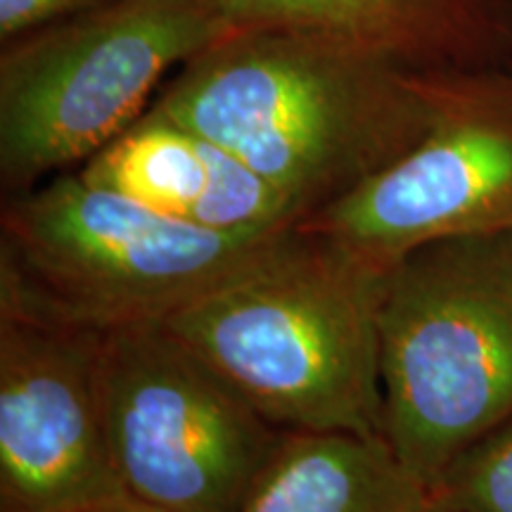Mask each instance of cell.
Returning <instances> with one entry per match:
<instances>
[{"instance_id": "5", "label": "cell", "mask_w": 512, "mask_h": 512, "mask_svg": "<svg viewBox=\"0 0 512 512\" xmlns=\"http://www.w3.org/2000/svg\"><path fill=\"white\" fill-rule=\"evenodd\" d=\"M290 228L216 233L64 171L5 195L0 275L91 328L164 323L252 264Z\"/></svg>"}, {"instance_id": "3", "label": "cell", "mask_w": 512, "mask_h": 512, "mask_svg": "<svg viewBox=\"0 0 512 512\" xmlns=\"http://www.w3.org/2000/svg\"><path fill=\"white\" fill-rule=\"evenodd\" d=\"M382 439L425 491L512 415V230L413 249L380 306Z\"/></svg>"}, {"instance_id": "14", "label": "cell", "mask_w": 512, "mask_h": 512, "mask_svg": "<svg viewBox=\"0 0 512 512\" xmlns=\"http://www.w3.org/2000/svg\"><path fill=\"white\" fill-rule=\"evenodd\" d=\"M79 512H166V510H159L155 505L138 501V498L133 496H121V498H114V501L93 505V508H86Z\"/></svg>"}, {"instance_id": "7", "label": "cell", "mask_w": 512, "mask_h": 512, "mask_svg": "<svg viewBox=\"0 0 512 512\" xmlns=\"http://www.w3.org/2000/svg\"><path fill=\"white\" fill-rule=\"evenodd\" d=\"M425 136L299 226L384 271L413 249L512 230V69L420 74Z\"/></svg>"}, {"instance_id": "11", "label": "cell", "mask_w": 512, "mask_h": 512, "mask_svg": "<svg viewBox=\"0 0 512 512\" xmlns=\"http://www.w3.org/2000/svg\"><path fill=\"white\" fill-rule=\"evenodd\" d=\"M425 501L382 437L290 432L240 512H420Z\"/></svg>"}, {"instance_id": "6", "label": "cell", "mask_w": 512, "mask_h": 512, "mask_svg": "<svg viewBox=\"0 0 512 512\" xmlns=\"http://www.w3.org/2000/svg\"><path fill=\"white\" fill-rule=\"evenodd\" d=\"M100 401L126 494L166 512H240L287 434L166 323L102 332Z\"/></svg>"}, {"instance_id": "15", "label": "cell", "mask_w": 512, "mask_h": 512, "mask_svg": "<svg viewBox=\"0 0 512 512\" xmlns=\"http://www.w3.org/2000/svg\"><path fill=\"white\" fill-rule=\"evenodd\" d=\"M420 512H448V510H441V508H437V505H432L430 501H425V505H422Z\"/></svg>"}, {"instance_id": "8", "label": "cell", "mask_w": 512, "mask_h": 512, "mask_svg": "<svg viewBox=\"0 0 512 512\" xmlns=\"http://www.w3.org/2000/svg\"><path fill=\"white\" fill-rule=\"evenodd\" d=\"M102 332L0 275V512L128 496L102 418Z\"/></svg>"}, {"instance_id": "2", "label": "cell", "mask_w": 512, "mask_h": 512, "mask_svg": "<svg viewBox=\"0 0 512 512\" xmlns=\"http://www.w3.org/2000/svg\"><path fill=\"white\" fill-rule=\"evenodd\" d=\"M384 280L297 223L164 323L280 430L382 437Z\"/></svg>"}, {"instance_id": "13", "label": "cell", "mask_w": 512, "mask_h": 512, "mask_svg": "<svg viewBox=\"0 0 512 512\" xmlns=\"http://www.w3.org/2000/svg\"><path fill=\"white\" fill-rule=\"evenodd\" d=\"M107 3L114 0H0V41Z\"/></svg>"}, {"instance_id": "10", "label": "cell", "mask_w": 512, "mask_h": 512, "mask_svg": "<svg viewBox=\"0 0 512 512\" xmlns=\"http://www.w3.org/2000/svg\"><path fill=\"white\" fill-rule=\"evenodd\" d=\"M230 27L316 31L415 74L512 69V0H216Z\"/></svg>"}, {"instance_id": "4", "label": "cell", "mask_w": 512, "mask_h": 512, "mask_svg": "<svg viewBox=\"0 0 512 512\" xmlns=\"http://www.w3.org/2000/svg\"><path fill=\"white\" fill-rule=\"evenodd\" d=\"M228 29L214 0H114L3 41L5 195L86 164L150 110L171 69Z\"/></svg>"}, {"instance_id": "9", "label": "cell", "mask_w": 512, "mask_h": 512, "mask_svg": "<svg viewBox=\"0 0 512 512\" xmlns=\"http://www.w3.org/2000/svg\"><path fill=\"white\" fill-rule=\"evenodd\" d=\"M79 174L216 233H271L302 221L283 192L233 152L155 107L81 164Z\"/></svg>"}, {"instance_id": "1", "label": "cell", "mask_w": 512, "mask_h": 512, "mask_svg": "<svg viewBox=\"0 0 512 512\" xmlns=\"http://www.w3.org/2000/svg\"><path fill=\"white\" fill-rule=\"evenodd\" d=\"M150 107L233 152L299 219L406 155L432 121L420 74L290 27H230Z\"/></svg>"}, {"instance_id": "16", "label": "cell", "mask_w": 512, "mask_h": 512, "mask_svg": "<svg viewBox=\"0 0 512 512\" xmlns=\"http://www.w3.org/2000/svg\"><path fill=\"white\" fill-rule=\"evenodd\" d=\"M214 3H216V0H214Z\"/></svg>"}, {"instance_id": "12", "label": "cell", "mask_w": 512, "mask_h": 512, "mask_svg": "<svg viewBox=\"0 0 512 512\" xmlns=\"http://www.w3.org/2000/svg\"><path fill=\"white\" fill-rule=\"evenodd\" d=\"M427 501L448 512H512V415L446 467Z\"/></svg>"}]
</instances>
